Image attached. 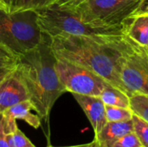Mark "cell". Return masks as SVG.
<instances>
[{
	"label": "cell",
	"mask_w": 148,
	"mask_h": 147,
	"mask_svg": "<svg viewBox=\"0 0 148 147\" xmlns=\"http://www.w3.org/2000/svg\"><path fill=\"white\" fill-rule=\"evenodd\" d=\"M130 108L134 114L148 122V95L134 94L130 96Z\"/></svg>",
	"instance_id": "cell-17"
},
{
	"label": "cell",
	"mask_w": 148,
	"mask_h": 147,
	"mask_svg": "<svg viewBox=\"0 0 148 147\" xmlns=\"http://www.w3.org/2000/svg\"><path fill=\"white\" fill-rule=\"evenodd\" d=\"M124 34L137 43L148 47V12L132 14L124 22Z\"/></svg>",
	"instance_id": "cell-10"
},
{
	"label": "cell",
	"mask_w": 148,
	"mask_h": 147,
	"mask_svg": "<svg viewBox=\"0 0 148 147\" xmlns=\"http://www.w3.org/2000/svg\"><path fill=\"white\" fill-rule=\"evenodd\" d=\"M32 110L35 111L32 103L29 101H25L8 108L3 114L15 120H23L33 128L37 129L41 126L42 119L37 113H32Z\"/></svg>",
	"instance_id": "cell-12"
},
{
	"label": "cell",
	"mask_w": 148,
	"mask_h": 147,
	"mask_svg": "<svg viewBox=\"0 0 148 147\" xmlns=\"http://www.w3.org/2000/svg\"><path fill=\"white\" fill-rule=\"evenodd\" d=\"M106 119L108 122H121L132 120L134 112L131 108L105 105Z\"/></svg>",
	"instance_id": "cell-16"
},
{
	"label": "cell",
	"mask_w": 148,
	"mask_h": 147,
	"mask_svg": "<svg viewBox=\"0 0 148 147\" xmlns=\"http://www.w3.org/2000/svg\"><path fill=\"white\" fill-rule=\"evenodd\" d=\"M42 38L36 10L7 12L0 9V44L20 56L38 46Z\"/></svg>",
	"instance_id": "cell-4"
},
{
	"label": "cell",
	"mask_w": 148,
	"mask_h": 147,
	"mask_svg": "<svg viewBox=\"0 0 148 147\" xmlns=\"http://www.w3.org/2000/svg\"><path fill=\"white\" fill-rule=\"evenodd\" d=\"M25 101H29V93L16 69L0 83V113Z\"/></svg>",
	"instance_id": "cell-8"
},
{
	"label": "cell",
	"mask_w": 148,
	"mask_h": 147,
	"mask_svg": "<svg viewBox=\"0 0 148 147\" xmlns=\"http://www.w3.org/2000/svg\"><path fill=\"white\" fill-rule=\"evenodd\" d=\"M129 42L127 35H62L50 38L56 59L82 66L123 92L121 67Z\"/></svg>",
	"instance_id": "cell-1"
},
{
	"label": "cell",
	"mask_w": 148,
	"mask_h": 147,
	"mask_svg": "<svg viewBox=\"0 0 148 147\" xmlns=\"http://www.w3.org/2000/svg\"><path fill=\"white\" fill-rule=\"evenodd\" d=\"M19 56L0 44V83L17 68Z\"/></svg>",
	"instance_id": "cell-14"
},
{
	"label": "cell",
	"mask_w": 148,
	"mask_h": 147,
	"mask_svg": "<svg viewBox=\"0 0 148 147\" xmlns=\"http://www.w3.org/2000/svg\"><path fill=\"white\" fill-rule=\"evenodd\" d=\"M147 12H148V0H141L138 8L136 9V10L134 14L147 13Z\"/></svg>",
	"instance_id": "cell-24"
},
{
	"label": "cell",
	"mask_w": 148,
	"mask_h": 147,
	"mask_svg": "<svg viewBox=\"0 0 148 147\" xmlns=\"http://www.w3.org/2000/svg\"><path fill=\"white\" fill-rule=\"evenodd\" d=\"M0 9L5 10V6H4V4H3V0H0Z\"/></svg>",
	"instance_id": "cell-26"
},
{
	"label": "cell",
	"mask_w": 148,
	"mask_h": 147,
	"mask_svg": "<svg viewBox=\"0 0 148 147\" xmlns=\"http://www.w3.org/2000/svg\"><path fill=\"white\" fill-rule=\"evenodd\" d=\"M129 39V46L121 62V80L129 96L148 95V47Z\"/></svg>",
	"instance_id": "cell-6"
},
{
	"label": "cell",
	"mask_w": 148,
	"mask_h": 147,
	"mask_svg": "<svg viewBox=\"0 0 148 147\" xmlns=\"http://www.w3.org/2000/svg\"><path fill=\"white\" fill-rule=\"evenodd\" d=\"M72 95L88 119L95 135H97L108 122L106 119L105 104L99 96L78 94H72Z\"/></svg>",
	"instance_id": "cell-9"
},
{
	"label": "cell",
	"mask_w": 148,
	"mask_h": 147,
	"mask_svg": "<svg viewBox=\"0 0 148 147\" xmlns=\"http://www.w3.org/2000/svg\"><path fill=\"white\" fill-rule=\"evenodd\" d=\"M141 0H85L71 9L87 23L119 25L138 8Z\"/></svg>",
	"instance_id": "cell-5"
},
{
	"label": "cell",
	"mask_w": 148,
	"mask_h": 147,
	"mask_svg": "<svg viewBox=\"0 0 148 147\" xmlns=\"http://www.w3.org/2000/svg\"><path fill=\"white\" fill-rule=\"evenodd\" d=\"M12 136L15 147H36L18 128V126H16L12 132Z\"/></svg>",
	"instance_id": "cell-21"
},
{
	"label": "cell",
	"mask_w": 148,
	"mask_h": 147,
	"mask_svg": "<svg viewBox=\"0 0 148 147\" xmlns=\"http://www.w3.org/2000/svg\"><path fill=\"white\" fill-rule=\"evenodd\" d=\"M108 147H143V146L134 132H132L120 138Z\"/></svg>",
	"instance_id": "cell-20"
},
{
	"label": "cell",
	"mask_w": 148,
	"mask_h": 147,
	"mask_svg": "<svg viewBox=\"0 0 148 147\" xmlns=\"http://www.w3.org/2000/svg\"><path fill=\"white\" fill-rule=\"evenodd\" d=\"M37 23L42 32L50 38L62 36L125 35L124 25H103L87 23L73 10L53 3L36 10Z\"/></svg>",
	"instance_id": "cell-3"
},
{
	"label": "cell",
	"mask_w": 148,
	"mask_h": 147,
	"mask_svg": "<svg viewBox=\"0 0 148 147\" xmlns=\"http://www.w3.org/2000/svg\"><path fill=\"white\" fill-rule=\"evenodd\" d=\"M3 3L5 6V10L7 12H13L16 6L17 0H3Z\"/></svg>",
	"instance_id": "cell-23"
},
{
	"label": "cell",
	"mask_w": 148,
	"mask_h": 147,
	"mask_svg": "<svg viewBox=\"0 0 148 147\" xmlns=\"http://www.w3.org/2000/svg\"><path fill=\"white\" fill-rule=\"evenodd\" d=\"M56 61L51 49L50 37L43 34L38 46L19 56L16 68L35 112L45 120H49L56 101L66 93L56 72Z\"/></svg>",
	"instance_id": "cell-2"
},
{
	"label": "cell",
	"mask_w": 148,
	"mask_h": 147,
	"mask_svg": "<svg viewBox=\"0 0 148 147\" xmlns=\"http://www.w3.org/2000/svg\"><path fill=\"white\" fill-rule=\"evenodd\" d=\"M59 80L66 92L100 96L108 83L95 73L75 63L57 59L56 63Z\"/></svg>",
	"instance_id": "cell-7"
},
{
	"label": "cell",
	"mask_w": 148,
	"mask_h": 147,
	"mask_svg": "<svg viewBox=\"0 0 148 147\" xmlns=\"http://www.w3.org/2000/svg\"><path fill=\"white\" fill-rule=\"evenodd\" d=\"M47 147H56V146H49ZM60 147H99L97 142L94 139L92 142L90 143H85V144H82V145H75V146H60Z\"/></svg>",
	"instance_id": "cell-25"
},
{
	"label": "cell",
	"mask_w": 148,
	"mask_h": 147,
	"mask_svg": "<svg viewBox=\"0 0 148 147\" xmlns=\"http://www.w3.org/2000/svg\"><path fill=\"white\" fill-rule=\"evenodd\" d=\"M16 126V120L0 113V147H15L12 132Z\"/></svg>",
	"instance_id": "cell-15"
},
{
	"label": "cell",
	"mask_w": 148,
	"mask_h": 147,
	"mask_svg": "<svg viewBox=\"0 0 148 147\" xmlns=\"http://www.w3.org/2000/svg\"><path fill=\"white\" fill-rule=\"evenodd\" d=\"M85 0H56L55 3L58 6L68 8V9H75L81 3H82Z\"/></svg>",
	"instance_id": "cell-22"
},
{
	"label": "cell",
	"mask_w": 148,
	"mask_h": 147,
	"mask_svg": "<svg viewBox=\"0 0 148 147\" xmlns=\"http://www.w3.org/2000/svg\"><path fill=\"white\" fill-rule=\"evenodd\" d=\"M134 132L140 139L143 147H148V122L134 113L133 119Z\"/></svg>",
	"instance_id": "cell-18"
},
{
	"label": "cell",
	"mask_w": 148,
	"mask_h": 147,
	"mask_svg": "<svg viewBox=\"0 0 148 147\" xmlns=\"http://www.w3.org/2000/svg\"><path fill=\"white\" fill-rule=\"evenodd\" d=\"M99 97L105 105L130 108V96L110 84L106 85Z\"/></svg>",
	"instance_id": "cell-13"
},
{
	"label": "cell",
	"mask_w": 148,
	"mask_h": 147,
	"mask_svg": "<svg viewBox=\"0 0 148 147\" xmlns=\"http://www.w3.org/2000/svg\"><path fill=\"white\" fill-rule=\"evenodd\" d=\"M134 132L133 121L107 122L101 132L95 135V140L99 147H108L124 135Z\"/></svg>",
	"instance_id": "cell-11"
},
{
	"label": "cell",
	"mask_w": 148,
	"mask_h": 147,
	"mask_svg": "<svg viewBox=\"0 0 148 147\" xmlns=\"http://www.w3.org/2000/svg\"><path fill=\"white\" fill-rule=\"evenodd\" d=\"M56 0H17L15 10H40L55 3Z\"/></svg>",
	"instance_id": "cell-19"
}]
</instances>
